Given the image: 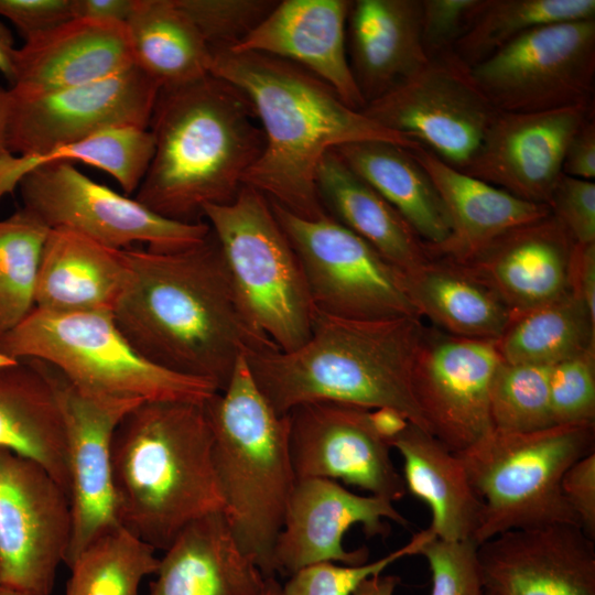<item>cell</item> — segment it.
<instances>
[{"instance_id": "6da1fadb", "label": "cell", "mask_w": 595, "mask_h": 595, "mask_svg": "<svg viewBox=\"0 0 595 595\" xmlns=\"http://www.w3.org/2000/svg\"><path fill=\"white\" fill-rule=\"evenodd\" d=\"M122 255L128 279L112 314L150 363L221 391L242 357L277 347L242 312L212 230L184 250L130 247Z\"/></svg>"}, {"instance_id": "7a4b0ae2", "label": "cell", "mask_w": 595, "mask_h": 595, "mask_svg": "<svg viewBox=\"0 0 595 595\" xmlns=\"http://www.w3.org/2000/svg\"><path fill=\"white\" fill-rule=\"evenodd\" d=\"M210 74L249 97L264 134L263 151L245 174L244 185L296 216L317 218L326 213L316 171L328 151L366 140L408 150L419 147L350 108L328 84L289 61L226 51L213 54Z\"/></svg>"}, {"instance_id": "3957f363", "label": "cell", "mask_w": 595, "mask_h": 595, "mask_svg": "<svg viewBox=\"0 0 595 595\" xmlns=\"http://www.w3.org/2000/svg\"><path fill=\"white\" fill-rule=\"evenodd\" d=\"M249 97L208 74L158 93L148 130L153 154L136 199L171 220H204V208L232 202L264 148Z\"/></svg>"}, {"instance_id": "277c9868", "label": "cell", "mask_w": 595, "mask_h": 595, "mask_svg": "<svg viewBox=\"0 0 595 595\" xmlns=\"http://www.w3.org/2000/svg\"><path fill=\"white\" fill-rule=\"evenodd\" d=\"M423 328L421 317L359 321L315 313L311 335L298 348H264L245 359L258 389L281 415L313 402L386 407L429 432L411 382Z\"/></svg>"}, {"instance_id": "5b68a950", "label": "cell", "mask_w": 595, "mask_h": 595, "mask_svg": "<svg viewBox=\"0 0 595 595\" xmlns=\"http://www.w3.org/2000/svg\"><path fill=\"white\" fill-rule=\"evenodd\" d=\"M111 466L119 526L155 550L192 521L224 510L204 403L132 408L115 431Z\"/></svg>"}, {"instance_id": "8992f818", "label": "cell", "mask_w": 595, "mask_h": 595, "mask_svg": "<svg viewBox=\"0 0 595 595\" xmlns=\"http://www.w3.org/2000/svg\"><path fill=\"white\" fill-rule=\"evenodd\" d=\"M204 408L213 433L223 512L244 551L267 578L274 577V545L296 482L289 416L268 403L245 357L226 388Z\"/></svg>"}, {"instance_id": "52a82bcc", "label": "cell", "mask_w": 595, "mask_h": 595, "mask_svg": "<svg viewBox=\"0 0 595 595\" xmlns=\"http://www.w3.org/2000/svg\"><path fill=\"white\" fill-rule=\"evenodd\" d=\"M0 350L14 359H37L57 369L82 392L133 401L204 403L212 383L163 369L127 340L111 312L57 313L34 307L0 336Z\"/></svg>"}, {"instance_id": "ba28073f", "label": "cell", "mask_w": 595, "mask_h": 595, "mask_svg": "<svg viewBox=\"0 0 595 595\" xmlns=\"http://www.w3.org/2000/svg\"><path fill=\"white\" fill-rule=\"evenodd\" d=\"M594 452L595 424L551 425L531 432L491 429L455 452L484 505L474 542L480 545L510 530L578 526L561 482L571 465Z\"/></svg>"}, {"instance_id": "9c48e42d", "label": "cell", "mask_w": 595, "mask_h": 595, "mask_svg": "<svg viewBox=\"0 0 595 595\" xmlns=\"http://www.w3.org/2000/svg\"><path fill=\"white\" fill-rule=\"evenodd\" d=\"M204 218L218 244L237 301L251 325L280 350L311 335L315 309L298 255L269 199L249 186Z\"/></svg>"}, {"instance_id": "30bf717a", "label": "cell", "mask_w": 595, "mask_h": 595, "mask_svg": "<svg viewBox=\"0 0 595 595\" xmlns=\"http://www.w3.org/2000/svg\"><path fill=\"white\" fill-rule=\"evenodd\" d=\"M270 204L298 255L315 313L359 321L422 318L402 273L368 242L327 213L303 218Z\"/></svg>"}, {"instance_id": "8fae6325", "label": "cell", "mask_w": 595, "mask_h": 595, "mask_svg": "<svg viewBox=\"0 0 595 595\" xmlns=\"http://www.w3.org/2000/svg\"><path fill=\"white\" fill-rule=\"evenodd\" d=\"M23 208L48 229H68L107 248L133 244L174 252L206 239L209 225L167 219L82 173L73 163L57 162L30 171L18 186Z\"/></svg>"}, {"instance_id": "7c38bea8", "label": "cell", "mask_w": 595, "mask_h": 595, "mask_svg": "<svg viewBox=\"0 0 595 595\" xmlns=\"http://www.w3.org/2000/svg\"><path fill=\"white\" fill-rule=\"evenodd\" d=\"M469 71L499 112L595 106V20L532 29Z\"/></svg>"}, {"instance_id": "4fadbf2b", "label": "cell", "mask_w": 595, "mask_h": 595, "mask_svg": "<svg viewBox=\"0 0 595 595\" xmlns=\"http://www.w3.org/2000/svg\"><path fill=\"white\" fill-rule=\"evenodd\" d=\"M361 111L458 171L474 159L499 113L452 52L429 60Z\"/></svg>"}, {"instance_id": "5bb4252c", "label": "cell", "mask_w": 595, "mask_h": 595, "mask_svg": "<svg viewBox=\"0 0 595 595\" xmlns=\"http://www.w3.org/2000/svg\"><path fill=\"white\" fill-rule=\"evenodd\" d=\"M68 493L40 464L0 447V583L50 595L72 538Z\"/></svg>"}, {"instance_id": "9a60e30c", "label": "cell", "mask_w": 595, "mask_h": 595, "mask_svg": "<svg viewBox=\"0 0 595 595\" xmlns=\"http://www.w3.org/2000/svg\"><path fill=\"white\" fill-rule=\"evenodd\" d=\"M160 88L136 65L109 77L11 97L9 149L31 155L119 129H148Z\"/></svg>"}, {"instance_id": "2e32d148", "label": "cell", "mask_w": 595, "mask_h": 595, "mask_svg": "<svg viewBox=\"0 0 595 595\" xmlns=\"http://www.w3.org/2000/svg\"><path fill=\"white\" fill-rule=\"evenodd\" d=\"M501 358L495 340L457 337L424 325L412 391L429 432L459 452L493 429L489 388Z\"/></svg>"}, {"instance_id": "e0dca14e", "label": "cell", "mask_w": 595, "mask_h": 595, "mask_svg": "<svg viewBox=\"0 0 595 595\" xmlns=\"http://www.w3.org/2000/svg\"><path fill=\"white\" fill-rule=\"evenodd\" d=\"M56 394L66 439L72 538L64 563L104 532L118 527L112 484L111 444L122 418L143 401L86 394L57 369L39 360Z\"/></svg>"}, {"instance_id": "ac0fdd59", "label": "cell", "mask_w": 595, "mask_h": 595, "mask_svg": "<svg viewBox=\"0 0 595 595\" xmlns=\"http://www.w3.org/2000/svg\"><path fill=\"white\" fill-rule=\"evenodd\" d=\"M288 416L296 479H339L392 502L407 494L391 446L374 429L369 409L313 402L295 407Z\"/></svg>"}, {"instance_id": "d6986e66", "label": "cell", "mask_w": 595, "mask_h": 595, "mask_svg": "<svg viewBox=\"0 0 595 595\" xmlns=\"http://www.w3.org/2000/svg\"><path fill=\"white\" fill-rule=\"evenodd\" d=\"M385 519L408 524L388 499L354 494L333 479L299 478L274 545L275 571L291 575L323 562L366 563L368 549L346 550L344 536L354 524H361L367 537H385L389 528Z\"/></svg>"}, {"instance_id": "ffe728a7", "label": "cell", "mask_w": 595, "mask_h": 595, "mask_svg": "<svg viewBox=\"0 0 595 595\" xmlns=\"http://www.w3.org/2000/svg\"><path fill=\"white\" fill-rule=\"evenodd\" d=\"M595 106L499 112L462 172L527 202L550 205L567 144Z\"/></svg>"}, {"instance_id": "44dd1931", "label": "cell", "mask_w": 595, "mask_h": 595, "mask_svg": "<svg viewBox=\"0 0 595 595\" xmlns=\"http://www.w3.org/2000/svg\"><path fill=\"white\" fill-rule=\"evenodd\" d=\"M496 595H595V540L575 524L510 530L478 545Z\"/></svg>"}, {"instance_id": "7402d4cb", "label": "cell", "mask_w": 595, "mask_h": 595, "mask_svg": "<svg viewBox=\"0 0 595 595\" xmlns=\"http://www.w3.org/2000/svg\"><path fill=\"white\" fill-rule=\"evenodd\" d=\"M575 245L550 213L507 231L468 259L456 262L486 283L515 317L572 294L570 277Z\"/></svg>"}, {"instance_id": "603a6c76", "label": "cell", "mask_w": 595, "mask_h": 595, "mask_svg": "<svg viewBox=\"0 0 595 595\" xmlns=\"http://www.w3.org/2000/svg\"><path fill=\"white\" fill-rule=\"evenodd\" d=\"M349 0H282L234 50L289 61L328 84L350 108L366 102L354 79L346 47Z\"/></svg>"}, {"instance_id": "cb8c5ba5", "label": "cell", "mask_w": 595, "mask_h": 595, "mask_svg": "<svg viewBox=\"0 0 595 595\" xmlns=\"http://www.w3.org/2000/svg\"><path fill=\"white\" fill-rule=\"evenodd\" d=\"M125 23L72 19L17 48L18 93H47L96 82L133 66Z\"/></svg>"}, {"instance_id": "d4e9b609", "label": "cell", "mask_w": 595, "mask_h": 595, "mask_svg": "<svg viewBox=\"0 0 595 595\" xmlns=\"http://www.w3.org/2000/svg\"><path fill=\"white\" fill-rule=\"evenodd\" d=\"M164 552L148 595H262L267 586L223 511L188 523Z\"/></svg>"}, {"instance_id": "484cf974", "label": "cell", "mask_w": 595, "mask_h": 595, "mask_svg": "<svg viewBox=\"0 0 595 595\" xmlns=\"http://www.w3.org/2000/svg\"><path fill=\"white\" fill-rule=\"evenodd\" d=\"M346 47L366 105L386 95L429 62L421 40V0L351 1Z\"/></svg>"}, {"instance_id": "4316f807", "label": "cell", "mask_w": 595, "mask_h": 595, "mask_svg": "<svg viewBox=\"0 0 595 595\" xmlns=\"http://www.w3.org/2000/svg\"><path fill=\"white\" fill-rule=\"evenodd\" d=\"M410 151L432 180L451 221L443 244L424 245L429 255L466 260L507 231L551 213L547 205L523 201L450 166L421 145Z\"/></svg>"}, {"instance_id": "83f0119b", "label": "cell", "mask_w": 595, "mask_h": 595, "mask_svg": "<svg viewBox=\"0 0 595 595\" xmlns=\"http://www.w3.org/2000/svg\"><path fill=\"white\" fill-rule=\"evenodd\" d=\"M127 279L122 250L68 229H50L37 270L34 307L57 313H112Z\"/></svg>"}, {"instance_id": "f1b7e54d", "label": "cell", "mask_w": 595, "mask_h": 595, "mask_svg": "<svg viewBox=\"0 0 595 595\" xmlns=\"http://www.w3.org/2000/svg\"><path fill=\"white\" fill-rule=\"evenodd\" d=\"M389 445L401 455L407 491L430 507L431 532L444 540L474 541L484 505L457 454L412 423Z\"/></svg>"}, {"instance_id": "f546056e", "label": "cell", "mask_w": 595, "mask_h": 595, "mask_svg": "<svg viewBox=\"0 0 595 595\" xmlns=\"http://www.w3.org/2000/svg\"><path fill=\"white\" fill-rule=\"evenodd\" d=\"M0 447L36 462L68 493L63 418L36 359L0 367Z\"/></svg>"}, {"instance_id": "4dcf8cb0", "label": "cell", "mask_w": 595, "mask_h": 595, "mask_svg": "<svg viewBox=\"0 0 595 595\" xmlns=\"http://www.w3.org/2000/svg\"><path fill=\"white\" fill-rule=\"evenodd\" d=\"M420 315L439 329L463 338L497 340L511 314L502 300L463 264L428 253L420 266L401 272Z\"/></svg>"}, {"instance_id": "1f68e13d", "label": "cell", "mask_w": 595, "mask_h": 595, "mask_svg": "<svg viewBox=\"0 0 595 595\" xmlns=\"http://www.w3.org/2000/svg\"><path fill=\"white\" fill-rule=\"evenodd\" d=\"M316 190L329 216L368 242L400 272L428 259L424 242L405 219L334 150L318 164Z\"/></svg>"}, {"instance_id": "d6a6232c", "label": "cell", "mask_w": 595, "mask_h": 595, "mask_svg": "<svg viewBox=\"0 0 595 595\" xmlns=\"http://www.w3.org/2000/svg\"><path fill=\"white\" fill-rule=\"evenodd\" d=\"M333 150L405 219L424 245L439 246L448 238L451 221L443 201L410 150L379 140Z\"/></svg>"}, {"instance_id": "836d02e7", "label": "cell", "mask_w": 595, "mask_h": 595, "mask_svg": "<svg viewBox=\"0 0 595 595\" xmlns=\"http://www.w3.org/2000/svg\"><path fill=\"white\" fill-rule=\"evenodd\" d=\"M126 26L133 64L160 89L210 74L213 55L176 0H134Z\"/></svg>"}, {"instance_id": "e575fe53", "label": "cell", "mask_w": 595, "mask_h": 595, "mask_svg": "<svg viewBox=\"0 0 595 595\" xmlns=\"http://www.w3.org/2000/svg\"><path fill=\"white\" fill-rule=\"evenodd\" d=\"M495 344L505 363L553 366L595 348V315L570 294L511 317Z\"/></svg>"}, {"instance_id": "d590c367", "label": "cell", "mask_w": 595, "mask_h": 595, "mask_svg": "<svg viewBox=\"0 0 595 595\" xmlns=\"http://www.w3.org/2000/svg\"><path fill=\"white\" fill-rule=\"evenodd\" d=\"M153 149V138L148 129L119 128L41 153L13 154L2 171L0 191L3 197L11 194L20 181L39 166L80 162L111 175L125 194H131L138 190L147 172Z\"/></svg>"}, {"instance_id": "8d00e7d4", "label": "cell", "mask_w": 595, "mask_h": 595, "mask_svg": "<svg viewBox=\"0 0 595 595\" xmlns=\"http://www.w3.org/2000/svg\"><path fill=\"white\" fill-rule=\"evenodd\" d=\"M581 20H595L594 0H479L452 53L470 68L532 29Z\"/></svg>"}, {"instance_id": "74e56055", "label": "cell", "mask_w": 595, "mask_h": 595, "mask_svg": "<svg viewBox=\"0 0 595 595\" xmlns=\"http://www.w3.org/2000/svg\"><path fill=\"white\" fill-rule=\"evenodd\" d=\"M155 549L121 526L89 543L69 565L65 595H139L159 566Z\"/></svg>"}, {"instance_id": "f35d334b", "label": "cell", "mask_w": 595, "mask_h": 595, "mask_svg": "<svg viewBox=\"0 0 595 595\" xmlns=\"http://www.w3.org/2000/svg\"><path fill=\"white\" fill-rule=\"evenodd\" d=\"M48 230L23 207L0 220V336L35 306L37 270Z\"/></svg>"}, {"instance_id": "ab89813d", "label": "cell", "mask_w": 595, "mask_h": 595, "mask_svg": "<svg viewBox=\"0 0 595 595\" xmlns=\"http://www.w3.org/2000/svg\"><path fill=\"white\" fill-rule=\"evenodd\" d=\"M551 368L500 361L489 388L493 429L531 432L554 425L549 390Z\"/></svg>"}, {"instance_id": "60d3db41", "label": "cell", "mask_w": 595, "mask_h": 595, "mask_svg": "<svg viewBox=\"0 0 595 595\" xmlns=\"http://www.w3.org/2000/svg\"><path fill=\"white\" fill-rule=\"evenodd\" d=\"M212 55L239 45L272 11L274 0H176Z\"/></svg>"}, {"instance_id": "b9f144b4", "label": "cell", "mask_w": 595, "mask_h": 595, "mask_svg": "<svg viewBox=\"0 0 595 595\" xmlns=\"http://www.w3.org/2000/svg\"><path fill=\"white\" fill-rule=\"evenodd\" d=\"M434 537L429 528L421 530L401 548L372 562L357 565L323 562L305 566L290 575L281 586V595H351L364 580L381 574L404 556L419 554Z\"/></svg>"}, {"instance_id": "7bdbcfd3", "label": "cell", "mask_w": 595, "mask_h": 595, "mask_svg": "<svg viewBox=\"0 0 595 595\" xmlns=\"http://www.w3.org/2000/svg\"><path fill=\"white\" fill-rule=\"evenodd\" d=\"M549 390L554 425L595 424V348L553 365Z\"/></svg>"}, {"instance_id": "ee69618b", "label": "cell", "mask_w": 595, "mask_h": 595, "mask_svg": "<svg viewBox=\"0 0 595 595\" xmlns=\"http://www.w3.org/2000/svg\"><path fill=\"white\" fill-rule=\"evenodd\" d=\"M432 575L431 595H485L478 558L473 540L451 541L434 537L421 550Z\"/></svg>"}, {"instance_id": "f6af8a7d", "label": "cell", "mask_w": 595, "mask_h": 595, "mask_svg": "<svg viewBox=\"0 0 595 595\" xmlns=\"http://www.w3.org/2000/svg\"><path fill=\"white\" fill-rule=\"evenodd\" d=\"M479 0H421V40L429 60L452 52Z\"/></svg>"}, {"instance_id": "bcb514c9", "label": "cell", "mask_w": 595, "mask_h": 595, "mask_svg": "<svg viewBox=\"0 0 595 595\" xmlns=\"http://www.w3.org/2000/svg\"><path fill=\"white\" fill-rule=\"evenodd\" d=\"M549 208L575 244L595 242V183L562 174Z\"/></svg>"}, {"instance_id": "7dc6e473", "label": "cell", "mask_w": 595, "mask_h": 595, "mask_svg": "<svg viewBox=\"0 0 595 595\" xmlns=\"http://www.w3.org/2000/svg\"><path fill=\"white\" fill-rule=\"evenodd\" d=\"M0 15L14 25L24 43L74 19L72 0H0Z\"/></svg>"}, {"instance_id": "c3c4849f", "label": "cell", "mask_w": 595, "mask_h": 595, "mask_svg": "<svg viewBox=\"0 0 595 595\" xmlns=\"http://www.w3.org/2000/svg\"><path fill=\"white\" fill-rule=\"evenodd\" d=\"M561 489L580 528L595 540V452L567 468Z\"/></svg>"}, {"instance_id": "681fc988", "label": "cell", "mask_w": 595, "mask_h": 595, "mask_svg": "<svg viewBox=\"0 0 595 595\" xmlns=\"http://www.w3.org/2000/svg\"><path fill=\"white\" fill-rule=\"evenodd\" d=\"M563 174L587 181L595 178V115L570 140L562 166Z\"/></svg>"}, {"instance_id": "f907efd6", "label": "cell", "mask_w": 595, "mask_h": 595, "mask_svg": "<svg viewBox=\"0 0 595 595\" xmlns=\"http://www.w3.org/2000/svg\"><path fill=\"white\" fill-rule=\"evenodd\" d=\"M570 284L572 294L595 315V242L575 245Z\"/></svg>"}, {"instance_id": "816d5d0a", "label": "cell", "mask_w": 595, "mask_h": 595, "mask_svg": "<svg viewBox=\"0 0 595 595\" xmlns=\"http://www.w3.org/2000/svg\"><path fill=\"white\" fill-rule=\"evenodd\" d=\"M134 0H72L74 19L125 23Z\"/></svg>"}, {"instance_id": "f5cc1de1", "label": "cell", "mask_w": 595, "mask_h": 595, "mask_svg": "<svg viewBox=\"0 0 595 595\" xmlns=\"http://www.w3.org/2000/svg\"><path fill=\"white\" fill-rule=\"evenodd\" d=\"M369 418L376 432L388 443L410 424L403 413L386 407L369 410Z\"/></svg>"}, {"instance_id": "db71d44e", "label": "cell", "mask_w": 595, "mask_h": 595, "mask_svg": "<svg viewBox=\"0 0 595 595\" xmlns=\"http://www.w3.org/2000/svg\"><path fill=\"white\" fill-rule=\"evenodd\" d=\"M10 109V91L0 87V173L13 155L9 149Z\"/></svg>"}, {"instance_id": "11a10c76", "label": "cell", "mask_w": 595, "mask_h": 595, "mask_svg": "<svg viewBox=\"0 0 595 595\" xmlns=\"http://www.w3.org/2000/svg\"><path fill=\"white\" fill-rule=\"evenodd\" d=\"M17 47L11 30L0 22V73L12 84L14 80V60Z\"/></svg>"}, {"instance_id": "9f6ffc18", "label": "cell", "mask_w": 595, "mask_h": 595, "mask_svg": "<svg viewBox=\"0 0 595 595\" xmlns=\"http://www.w3.org/2000/svg\"><path fill=\"white\" fill-rule=\"evenodd\" d=\"M399 583L396 575L377 574L364 580L351 595H393Z\"/></svg>"}, {"instance_id": "6f0895ef", "label": "cell", "mask_w": 595, "mask_h": 595, "mask_svg": "<svg viewBox=\"0 0 595 595\" xmlns=\"http://www.w3.org/2000/svg\"><path fill=\"white\" fill-rule=\"evenodd\" d=\"M262 595H281V585L275 577H270L267 581V586Z\"/></svg>"}, {"instance_id": "680465c9", "label": "cell", "mask_w": 595, "mask_h": 595, "mask_svg": "<svg viewBox=\"0 0 595 595\" xmlns=\"http://www.w3.org/2000/svg\"><path fill=\"white\" fill-rule=\"evenodd\" d=\"M18 359L11 358L0 350V367H4L15 363Z\"/></svg>"}, {"instance_id": "91938a15", "label": "cell", "mask_w": 595, "mask_h": 595, "mask_svg": "<svg viewBox=\"0 0 595 595\" xmlns=\"http://www.w3.org/2000/svg\"><path fill=\"white\" fill-rule=\"evenodd\" d=\"M0 595H22V594L8 589V588L0 587Z\"/></svg>"}, {"instance_id": "94428289", "label": "cell", "mask_w": 595, "mask_h": 595, "mask_svg": "<svg viewBox=\"0 0 595 595\" xmlns=\"http://www.w3.org/2000/svg\"><path fill=\"white\" fill-rule=\"evenodd\" d=\"M485 595H496V594H494V593H491V592H489V591H486V594H485Z\"/></svg>"}, {"instance_id": "6125c7cd", "label": "cell", "mask_w": 595, "mask_h": 595, "mask_svg": "<svg viewBox=\"0 0 595 595\" xmlns=\"http://www.w3.org/2000/svg\"><path fill=\"white\" fill-rule=\"evenodd\" d=\"M0 587H1V583H0Z\"/></svg>"}]
</instances>
